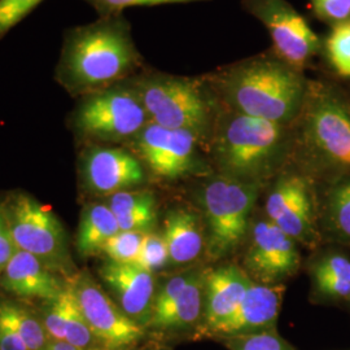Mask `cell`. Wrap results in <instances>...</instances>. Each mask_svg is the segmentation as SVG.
Here are the masks:
<instances>
[{
    "mask_svg": "<svg viewBox=\"0 0 350 350\" xmlns=\"http://www.w3.org/2000/svg\"><path fill=\"white\" fill-rule=\"evenodd\" d=\"M146 68L130 23L118 14L66 29L53 77L78 99L129 81Z\"/></svg>",
    "mask_w": 350,
    "mask_h": 350,
    "instance_id": "cell-1",
    "label": "cell"
},
{
    "mask_svg": "<svg viewBox=\"0 0 350 350\" xmlns=\"http://www.w3.org/2000/svg\"><path fill=\"white\" fill-rule=\"evenodd\" d=\"M230 111L291 126L300 116L309 79L274 51L231 64L205 77Z\"/></svg>",
    "mask_w": 350,
    "mask_h": 350,
    "instance_id": "cell-2",
    "label": "cell"
},
{
    "mask_svg": "<svg viewBox=\"0 0 350 350\" xmlns=\"http://www.w3.org/2000/svg\"><path fill=\"white\" fill-rule=\"evenodd\" d=\"M209 144L222 176L260 185L287 156L288 126L224 108Z\"/></svg>",
    "mask_w": 350,
    "mask_h": 350,
    "instance_id": "cell-3",
    "label": "cell"
},
{
    "mask_svg": "<svg viewBox=\"0 0 350 350\" xmlns=\"http://www.w3.org/2000/svg\"><path fill=\"white\" fill-rule=\"evenodd\" d=\"M150 122L192 134L209 144L222 109L206 78L173 75L146 68L130 79Z\"/></svg>",
    "mask_w": 350,
    "mask_h": 350,
    "instance_id": "cell-4",
    "label": "cell"
},
{
    "mask_svg": "<svg viewBox=\"0 0 350 350\" xmlns=\"http://www.w3.org/2000/svg\"><path fill=\"white\" fill-rule=\"evenodd\" d=\"M299 140L308 159L319 169L350 173V103L323 81H309L297 121Z\"/></svg>",
    "mask_w": 350,
    "mask_h": 350,
    "instance_id": "cell-5",
    "label": "cell"
},
{
    "mask_svg": "<svg viewBox=\"0 0 350 350\" xmlns=\"http://www.w3.org/2000/svg\"><path fill=\"white\" fill-rule=\"evenodd\" d=\"M150 117L130 79L78 98L70 116L75 135L88 144L131 142Z\"/></svg>",
    "mask_w": 350,
    "mask_h": 350,
    "instance_id": "cell-6",
    "label": "cell"
},
{
    "mask_svg": "<svg viewBox=\"0 0 350 350\" xmlns=\"http://www.w3.org/2000/svg\"><path fill=\"white\" fill-rule=\"evenodd\" d=\"M258 186L226 176L213 179L204 186L201 211L206 250L212 258L232 254L247 239Z\"/></svg>",
    "mask_w": 350,
    "mask_h": 350,
    "instance_id": "cell-7",
    "label": "cell"
},
{
    "mask_svg": "<svg viewBox=\"0 0 350 350\" xmlns=\"http://www.w3.org/2000/svg\"><path fill=\"white\" fill-rule=\"evenodd\" d=\"M16 250L36 256L57 270L65 263L66 240L63 225L49 206L18 193L1 209Z\"/></svg>",
    "mask_w": 350,
    "mask_h": 350,
    "instance_id": "cell-8",
    "label": "cell"
},
{
    "mask_svg": "<svg viewBox=\"0 0 350 350\" xmlns=\"http://www.w3.org/2000/svg\"><path fill=\"white\" fill-rule=\"evenodd\" d=\"M273 40V51L284 62L304 72L321 51V39L288 0H241Z\"/></svg>",
    "mask_w": 350,
    "mask_h": 350,
    "instance_id": "cell-9",
    "label": "cell"
},
{
    "mask_svg": "<svg viewBox=\"0 0 350 350\" xmlns=\"http://www.w3.org/2000/svg\"><path fill=\"white\" fill-rule=\"evenodd\" d=\"M72 284L94 336L105 349H127L146 336V328L126 315L118 304L88 274L75 276Z\"/></svg>",
    "mask_w": 350,
    "mask_h": 350,
    "instance_id": "cell-10",
    "label": "cell"
},
{
    "mask_svg": "<svg viewBox=\"0 0 350 350\" xmlns=\"http://www.w3.org/2000/svg\"><path fill=\"white\" fill-rule=\"evenodd\" d=\"M133 152L152 174L176 180L199 167V140L182 130L150 122L130 142Z\"/></svg>",
    "mask_w": 350,
    "mask_h": 350,
    "instance_id": "cell-11",
    "label": "cell"
},
{
    "mask_svg": "<svg viewBox=\"0 0 350 350\" xmlns=\"http://www.w3.org/2000/svg\"><path fill=\"white\" fill-rule=\"evenodd\" d=\"M297 243L270 221H260L252 228L245 267L261 284H280L300 267Z\"/></svg>",
    "mask_w": 350,
    "mask_h": 350,
    "instance_id": "cell-12",
    "label": "cell"
},
{
    "mask_svg": "<svg viewBox=\"0 0 350 350\" xmlns=\"http://www.w3.org/2000/svg\"><path fill=\"white\" fill-rule=\"evenodd\" d=\"M269 221L296 243L313 245L317 240L313 201L308 182L299 175L280 178L266 200Z\"/></svg>",
    "mask_w": 350,
    "mask_h": 350,
    "instance_id": "cell-13",
    "label": "cell"
},
{
    "mask_svg": "<svg viewBox=\"0 0 350 350\" xmlns=\"http://www.w3.org/2000/svg\"><path fill=\"white\" fill-rule=\"evenodd\" d=\"M82 173L94 192L112 196L146 180L144 165L131 150L88 144L82 152Z\"/></svg>",
    "mask_w": 350,
    "mask_h": 350,
    "instance_id": "cell-14",
    "label": "cell"
},
{
    "mask_svg": "<svg viewBox=\"0 0 350 350\" xmlns=\"http://www.w3.org/2000/svg\"><path fill=\"white\" fill-rule=\"evenodd\" d=\"M286 288L280 284L252 283L238 309L205 338H227L273 329L280 312Z\"/></svg>",
    "mask_w": 350,
    "mask_h": 350,
    "instance_id": "cell-15",
    "label": "cell"
},
{
    "mask_svg": "<svg viewBox=\"0 0 350 350\" xmlns=\"http://www.w3.org/2000/svg\"><path fill=\"white\" fill-rule=\"evenodd\" d=\"M252 280L235 265H225L204 273V313L196 328L198 338L205 335L238 309Z\"/></svg>",
    "mask_w": 350,
    "mask_h": 350,
    "instance_id": "cell-16",
    "label": "cell"
},
{
    "mask_svg": "<svg viewBox=\"0 0 350 350\" xmlns=\"http://www.w3.org/2000/svg\"><path fill=\"white\" fill-rule=\"evenodd\" d=\"M118 306L133 321L148 325L154 301L153 274L135 263H105L99 271Z\"/></svg>",
    "mask_w": 350,
    "mask_h": 350,
    "instance_id": "cell-17",
    "label": "cell"
},
{
    "mask_svg": "<svg viewBox=\"0 0 350 350\" xmlns=\"http://www.w3.org/2000/svg\"><path fill=\"white\" fill-rule=\"evenodd\" d=\"M56 271L36 256L16 250L1 273L3 288L21 299L50 301L57 297L68 283H63Z\"/></svg>",
    "mask_w": 350,
    "mask_h": 350,
    "instance_id": "cell-18",
    "label": "cell"
},
{
    "mask_svg": "<svg viewBox=\"0 0 350 350\" xmlns=\"http://www.w3.org/2000/svg\"><path fill=\"white\" fill-rule=\"evenodd\" d=\"M163 239L169 250L170 262L180 266L193 262L202 253L205 231L195 213L176 208L165 217Z\"/></svg>",
    "mask_w": 350,
    "mask_h": 350,
    "instance_id": "cell-19",
    "label": "cell"
},
{
    "mask_svg": "<svg viewBox=\"0 0 350 350\" xmlns=\"http://www.w3.org/2000/svg\"><path fill=\"white\" fill-rule=\"evenodd\" d=\"M204 313V273L193 270L187 286L172 308L161 317L150 321L147 327L159 331H186L196 327Z\"/></svg>",
    "mask_w": 350,
    "mask_h": 350,
    "instance_id": "cell-20",
    "label": "cell"
},
{
    "mask_svg": "<svg viewBox=\"0 0 350 350\" xmlns=\"http://www.w3.org/2000/svg\"><path fill=\"white\" fill-rule=\"evenodd\" d=\"M120 231L117 218L109 206L92 204L82 214L77 235V250L82 256L103 253L108 240Z\"/></svg>",
    "mask_w": 350,
    "mask_h": 350,
    "instance_id": "cell-21",
    "label": "cell"
},
{
    "mask_svg": "<svg viewBox=\"0 0 350 350\" xmlns=\"http://www.w3.org/2000/svg\"><path fill=\"white\" fill-rule=\"evenodd\" d=\"M314 292L323 300L349 299L350 258L341 253H327L312 269Z\"/></svg>",
    "mask_w": 350,
    "mask_h": 350,
    "instance_id": "cell-22",
    "label": "cell"
},
{
    "mask_svg": "<svg viewBox=\"0 0 350 350\" xmlns=\"http://www.w3.org/2000/svg\"><path fill=\"white\" fill-rule=\"evenodd\" d=\"M325 209L329 231L350 244V173L341 175L328 189Z\"/></svg>",
    "mask_w": 350,
    "mask_h": 350,
    "instance_id": "cell-23",
    "label": "cell"
},
{
    "mask_svg": "<svg viewBox=\"0 0 350 350\" xmlns=\"http://www.w3.org/2000/svg\"><path fill=\"white\" fill-rule=\"evenodd\" d=\"M0 317L7 319L24 340L29 350H43L49 336L42 321L24 306L13 302L0 305Z\"/></svg>",
    "mask_w": 350,
    "mask_h": 350,
    "instance_id": "cell-24",
    "label": "cell"
},
{
    "mask_svg": "<svg viewBox=\"0 0 350 350\" xmlns=\"http://www.w3.org/2000/svg\"><path fill=\"white\" fill-rule=\"evenodd\" d=\"M75 300V288L72 282H69L57 297H55L53 300L46 301L40 321L49 338L65 340V325Z\"/></svg>",
    "mask_w": 350,
    "mask_h": 350,
    "instance_id": "cell-25",
    "label": "cell"
},
{
    "mask_svg": "<svg viewBox=\"0 0 350 350\" xmlns=\"http://www.w3.org/2000/svg\"><path fill=\"white\" fill-rule=\"evenodd\" d=\"M328 63L338 75L350 78V20L334 26L325 39Z\"/></svg>",
    "mask_w": 350,
    "mask_h": 350,
    "instance_id": "cell-26",
    "label": "cell"
},
{
    "mask_svg": "<svg viewBox=\"0 0 350 350\" xmlns=\"http://www.w3.org/2000/svg\"><path fill=\"white\" fill-rule=\"evenodd\" d=\"M146 234L147 232L120 231L108 240L103 253L108 257L109 262L135 263Z\"/></svg>",
    "mask_w": 350,
    "mask_h": 350,
    "instance_id": "cell-27",
    "label": "cell"
},
{
    "mask_svg": "<svg viewBox=\"0 0 350 350\" xmlns=\"http://www.w3.org/2000/svg\"><path fill=\"white\" fill-rule=\"evenodd\" d=\"M230 350H295L274 329L224 338Z\"/></svg>",
    "mask_w": 350,
    "mask_h": 350,
    "instance_id": "cell-28",
    "label": "cell"
},
{
    "mask_svg": "<svg viewBox=\"0 0 350 350\" xmlns=\"http://www.w3.org/2000/svg\"><path fill=\"white\" fill-rule=\"evenodd\" d=\"M169 262L170 256L163 235L147 232L143 239L135 265L153 274L154 271L161 270Z\"/></svg>",
    "mask_w": 350,
    "mask_h": 350,
    "instance_id": "cell-29",
    "label": "cell"
},
{
    "mask_svg": "<svg viewBox=\"0 0 350 350\" xmlns=\"http://www.w3.org/2000/svg\"><path fill=\"white\" fill-rule=\"evenodd\" d=\"M44 0H0V40L7 37L16 26Z\"/></svg>",
    "mask_w": 350,
    "mask_h": 350,
    "instance_id": "cell-30",
    "label": "cell"
},
{
    "mask_svg": "<svg viewBox=\"0 0 350 350\" xmlns=\"http://www.w3.org/2000/svg\"><path fill=\"white\" fill-rule=\"evenodd\" d=\"M92 7L99 17L124 14L125 10L131 7H153L163 4H189L202 3L209 0H82Z\"/></svg>",
    "mask_w": 350,
    "mask_h": 350,
    "instance_id": "cell-31",
    "label": "cell"
},
{
    "mask_svg": "<svg viewBox=\"0 0 350 350\" xmlns=\"http://www.w3.org/2000/svg\"><path fill=\"white\" fill-rule=\"evenodd\" d=\"M192 274H193V271L176 274V275L172 276L170 279H167L163 283V287L159 289V292L154 296L150 322L156 319V318H159V317H161L163 313H166L172 308V305L176 301L178 296L182 293V291L187 286Z\"/></svg>",
    "mask_w": 350,
    "mask_h": 350,
    "instance_id": "cell-32",
    "label": "cell"
},
{
    "mask_svg": "<svg viewBox=\"0 0 350 350\" xmlns=\"http://www.w3.org/2000/svg\"><path fill=\"white\" fill-rule=\"evenodd\" d=\"M313 12L321 21L338 25L350 20V0H310Z\"/></svg>",
    "mask_w": 350,
    "mask_h": 350,
    "instance_id": "cell-33",
    "label": "cell"
},
{
    "mask_svg": "<svg viewBox=\"0 0 350 350\" xmlns=\"http://www.w3.org/2000/svg\"><path fill=\"white\" fill-rule=\"evenodd\" d=\"M154 200V196L147 191H122L111 196L108 206L116 217L134 212L139 208L150 204Z\"/></svg>",
    "mask_w": 350,
    "mask_h": 350,
    "instance_id": "cell-34",
    "label": "cell"
},
{
    "mask_svg": "<svg viewBox=\"0 0 350 350\" xmlns=\"http://www.w3.org/2000/svg\"><path fill=\"white\" fill-rule=\"evenodd\" d=\"M116 218L121 231L150 232L152 226L156 222V201Z\"/></svg>",
    "mask_w": 350,
    "mask_h": 350,
    "instance_id": "cell-35",
    "label": "cell"
},
{
    "mask_svg": "<svg viewBox=\"0 0 350 350\" xmlns=\"http://www.w3.org/2000/svg\"><path fill=\"white\" fill-rule=\"evenodd\" d=\"M16 250H17L13 244L12 237L7 225L5 217L3 214V211L0 209V274L4 271L5 266L11 261Z\"/></svg>",
    "mask_w": 350,
    "mask_h": 350,
    "instance_id": "cell-36",
    "label": "cell"
},
{
    "mask_svg": "<svg viewBox=\"0 0 350 350\" xmlns=\"http://www.w3.org/2000/svg\"><path fill=\"white\" fill-rule=\"evenodd\" d=\"M0 350H29L13 325L0 317Z\"/></svg>",
    "mask_w": 350,
    "mask_h": 350,
    "instance_id": "cell-37",
    "label": "cell"
},
{
    "mask_svg": "<svg viewBox=\"0 0 350 350\" xmlns=\"http://www.w3.org/2000/svg\"><path fill=\"white\" fill-rule=\"evenodd\" d=\"M43 350H85L75 347L73 344L68 342L66 340H52L49 338L46 347ZM92 350V349H91Z\"/></svg>",
    "mask_w": 350,
    "mask_h": 350,
    "instance_id": "cell-38",
    "label": "cell"
},
{
    "mask_svg": "<svg viewBox=\"0 0 350 350\" xmlns=\"http://www.w3.org/2000/svg\"><path fill=\"white\" fill-rule=\"evenodd\" d=\"M121 350H126V349H121Z\"/></svg>",
    "mask_w": 350,
    "mask_h": 350,
    "instance_id": "cell-39",
    "label": "cell"
},
{
    "mask_svg": "<svg viewBox=\"0 0 350 350\" xmlns=\"http://www.w3.org/2000/svg\"><path fill=\"white\" fill-rule=\"evenodd\" d=\"M349 300H350V296H349Z\"/></svg>",
    "mask_w": 350,
    "mask_h": 350,
    "instance_id": "cell-40",
    "label": "cell"
},
{
    "mask_svg": "<svg viewBox=\"0 0 350 350\" xmlns=\"http://www.w3.org/2000/svg\"><path fill=\"white\" fill-rule=\"evenodd\" d=\"M92 350H94V349H92Z\"/></svg>",
    "mask_w": 350,
    "mask_h": 350,
    "instance_id": "cell-41",
    "label": "cell"
}]
</instances>
